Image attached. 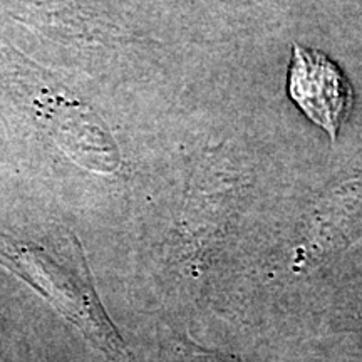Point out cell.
<instances>
[{"instance_id": "cell-1", "label": "cell", "mask_w": 362, "mask_h": 362, "mask_svg": "<svg viewBox=\"0 0 362 362\" xmlns=\"http://www.w3.org/2000/svg\"><path fill=\"white\" fill-rule=\"evenodd\" d=\"M288 69V94L310 121L336 141L352 106V88L341 69L315 49L293 44Z\"/></svg>"}, {"instance_id": "cell-3", "label": "cell", "mask_w": 362, "mask_h": 362, "mask_svg": "<svg viewBox=\"0 0 362 362\" xmlns=\"http://www.w3.org/2000/svg\"><path fill=\"white\" fill-rule=\"evenodd\" d=\"M176 362H242L238 357L225 354L221 351H211L198 346L189 339H181L176 344Z\"/></svg>"}, {"instance_id": "cell-2", "label": "cell", "mask_w": 362, "mask_h": 362, "mask_svg": "<svg viewBox=\"0 0 362 362\" xmlns=\"http://www.w3.org/2000/svg\"><path fill=\"white\" fill-rule=\"evenodd\" d=\"M312 359L314 362H362V341L351 334L325 339L315 346Z\"/></svg>"}]
</instances>
